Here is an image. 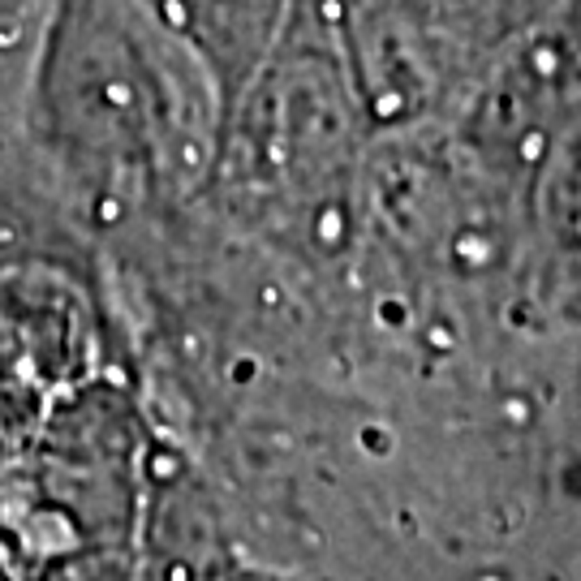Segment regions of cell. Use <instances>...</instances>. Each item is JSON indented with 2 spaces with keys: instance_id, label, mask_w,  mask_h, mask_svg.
Returning a JSON list of instances; mask_svg holds the SVG:
<instances>
[{
  "instance_id": "6da1fadb",
  "label": "cell",
  "mask_w": 581,
  "mask_h": 581,
  "mask_svg": "<svg viewBox=\"0 0 581 581\" xmlns=\"http://www.w3.org/2000/svg\"><path fill=\"white\" fill-rule=\"evenodd\" d=\"M31 121L65 181L108 207L203 172L220 146L207 73L138 0H56Z\"/></svg>"
},
{
  "instance_id": "7a4b0ae2",
  "label": "cell",
  "mask_w": 581,
  "mask_h": 581,
  "mask_svg": "<svg viewBox=\"0 0 581 581\" xmlns=\"http://www.w3.org/2000/svg\"><path fill=\"white\" fill-rule=\"evenodd\" d=\"M207 73L220 130L285 35L293 0H138Z\"/></svg>"
}]
</instances>
